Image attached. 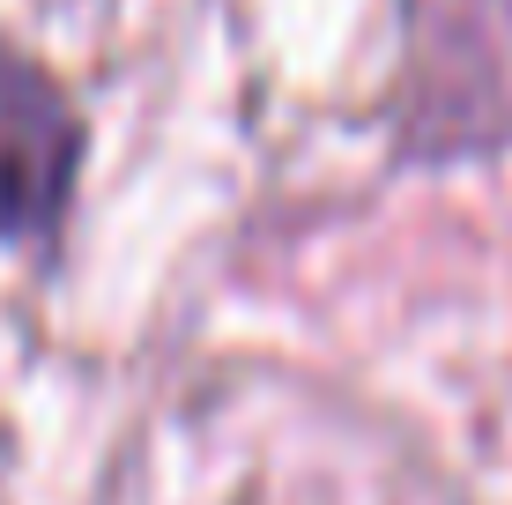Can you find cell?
<instances>
[{"label": "cell", "instance_id": "obj_1", "mask_svg": "<svg viewBox=\"0 0 512 505\" xmlns=\"http://www.w3.org/2000/svg\"><path fill=\"white\" fill-rule=\"evenodd\" d=\"M82 171V112L38 60L0 45V246H52Z\"/></svg>", "mask_w": 512, "mask_h": 505}]
</instances>
